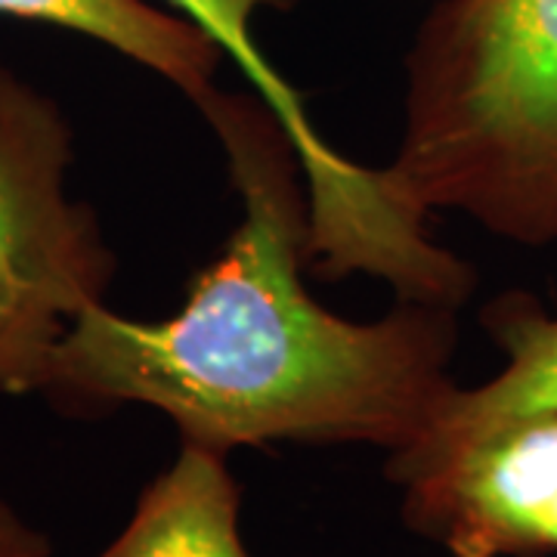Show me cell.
<instances>
[{"label": "cell", "instance_id": "cell-7", "mask_svg": "<svg viewBox=\"0 0 557 557\" xmlns=\"http://www.w3.org/2000/svg\"><path fill=\"white\" fill-rule=\"evenodd\" d=\"M0 16L97 40L174 84L193 106L218 90L223 50L196 22L146 0H0Z\"/></svg>", "mask_w": 557, "mask_h": 557}, {"label": "cell", "instance_id": "cell-3", "mask_svg": "<svg viewBox=\"0 0 557 557\" xmlns=\"http://www.w3.org/2000/svg\"><path fill=\"white\" fill-rule=\"evenodd\" d=\"M62 106L0 62V394H40L72 322L106 304L119 260L69 196Z\"/></svg>", "mask_w": 557, "mask_h": 557}, {"label": "cell", "instance_id": "cell-2", "mask_svg": "<svg viewBox=\"0 0 557 557\" xmlns=\"http://www.w3.org/2000/svg\"><path fill=\"white\" fill-rule=\"evenodd\" d=\"M403 137L381 168L418 214L557 242V0H437L406 53Z\"/></svg>", "mask_w": 557, "mask_h": 557}, {"label": "cell", "instance_id": "cell-1", "mask_svg": "<svg viewBox=\"0 0 557 557\" xmlns=\"http://www.w3.org/2000/svg\"><path fill=\"white\" fill-rule=\"evenodd\" d=\"M196 109L226 156L242 220L174 317L87 307L40 394L69 416L149 406L180 443L226 458L270 443L409 449L458 387V310L399 300L375 322L325 310L304 282L310 196L282 121L255 90L218 87Z\"/></svg>", "mask_w": 557, "mask_h": 557}, {"label": "cell", "instance_id": "cell-5", "mask_svg": "<svg viewBox=\"0 0 557 557\" xmlns=\"http://www.w3.org/2000/svg\"><path fill=\"white\" fill-rule=\"evenodd\" d=\"M403 520L449 557L557 555V409L387 456Z\"/></svg>", "mask_w": 557, "mask_h": 557}, {"label": "cell", "instance_id": "cell-9", "mask_svg": "<svg viewBox=\"0 0 557 557\" xmlns=\"http://www.w3.org/2000/svg\"><path fill=\"white\" fill-rule=\"evenodd\" d=\"M50 539L0 493V557H50Z\"/></svg>", "mask_w": 557, "mask_h": 557}, {"label": "cell", "instance_id": "cell-8", "mask_svg": "<svg viewBox=\"0 0 557 557\" xmlns=\"http://www.w3.org/2000/svg\"><path fill=\"white\" fill-rule=\"evenodd\" d=\"M480 322L505 354V366L478 387L458 384L421 440L461 437L496 421L557 409V317L527 292H505L483 307Z\"/></svg>", "mask_w": 557, "mask_h": 557}, {"label": "cell", "instance_id": "cell-4", "mask_svg": "<svg viewBox=\"0 0 557 557\" xmlns=\"http://www.w3.org/2000/svg\"><path fill=\"white\" fill-rule=\"evenodd\" d=\"M196 22L236 62L260 100L273 109L298 152L310 196V267L322 278L354 273L387 282L397 298L434 300L456 292L465 260L428 236L424 214L391 196L381 168L341 156L307 115L295 84L282 78L255 40V16L292 10L298 0H164Z\"/></svg>", "mask_w": 557, "mask_h": 557}, {"label": "cell", "instance_id": "cell-6", "mask_svg": "<svg viewBox=\"0 0 557 557\" xmlns=\"http://www.w3.org/2000/svg\"><path fill=\"white\" fill-rule=\"evenodd\" d=\"M97 557H251L242 539V490L226 456L180 443L121 533Z\"/></svg>", "mask_w": 557, "mask_h": 557}]
</instances>
